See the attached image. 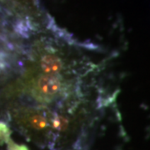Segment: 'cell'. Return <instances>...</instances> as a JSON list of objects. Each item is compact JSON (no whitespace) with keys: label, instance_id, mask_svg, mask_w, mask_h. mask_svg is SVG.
<instances>
[{"label":"cell","instance_id":"cell-1","mask_svg":"<svg viewBox=\"0 0 150 150\" xmlns=\"http://www.w3.org/2000/svg\"><path fill=\"white\" fill-rule=\"evenodd\" d=\"M0 150H28L24 146H20L11 138V130L8 124L0 121Z\"/></svg>","mask_w":150,"mask_h":150}]
</instances>
